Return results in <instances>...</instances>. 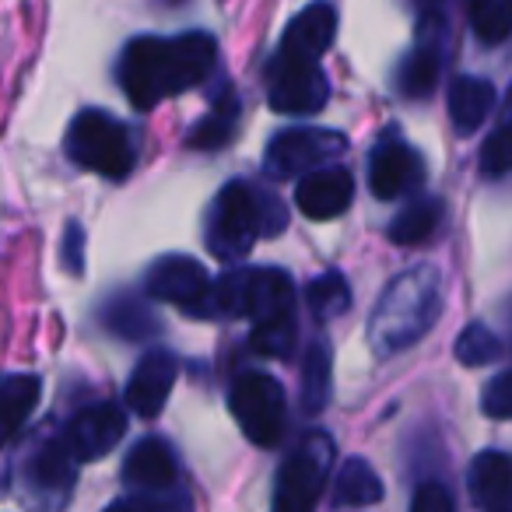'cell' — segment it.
Instances as JSON below:
<instances>
[{
	"mask_svg": "<svg viewBox=\"0 0 512 512\" xmlns=\"http://www.w3.org/2000/svg\"><path fill=\"white\" fill-rule=\"evenodd\" d=\"M218 43L207 32L183 36H137L120 57V81L137 109H155L169 95H183L211 78Z\"/></svg>",
	"mask_w": 512,
	"mask_h": 512,
	"instance_id": "1",
	"label": "cell"
},
{
	"mask_svg": "<svg viewBox=\"0 0 512 512\" xmlns=\"http://www.w3.org/2000/svg\"><path fill=\"white\" fill-rule=\"evenodd\" d=\"M442 313V274L432 264L397 274L379 295L369 320V344L379 358L414 348Z\"/></svg>",
	"mask_w": 512,
	"mask_h": 512,
	"instance_id": "2",
	"label": "cell"
},
{
	"mask_svg": "<svg viewBox=\"0 0 512 512\" xmlns=\"http://www.w3.org/2000/svg\"><path fill=\"white\" fill-rule=\"evenodd\" d=\"M67 155L106 179H127L137 165L134 134L106 109H85L67 130Z\"/></svg>",
	"mask_w": 512,
	"mask_h": 512,
	"instance_id": "3",
	"label": "cell"
},
{
	"mask_svg": "<svg viewBox=\"0 0 512 512\" xmlns=\"http://www.w3.org/2000/svg\"><path fill=\"white\" fill-rule=\"evenodd\" d=\"M334 456H337V446L330 435L309 432L306 439L288 453V460L281 463L271 512H313L323 488H327V481H330Z\"/></svg>",
	"mask_w": 512,
	"mask_h": 512,
	"instance_id": "4",
	"label": "cell"
},
{
	"mask_svg": "<svg viewBox=\"0 0 512 512\" xmlns=\"http://www.w3.org/2000/svg\"><path fill=\"white\" fill-rule=\"evenodd\" d=\"M228 407H232L235 421H239L242 435L253 446L274 449L285 439V390L274 376L264 372H242L232 383L228 393Z\"/></svg>",
	"mask_w": 512,
	"mask_h": 512,
	"instance_id": "5",
	"label": "cell"
},
{
	"mask_svg": "<svg viewBox=\"0 0 512 512\" xmlns=\"http://www.w3.org/2000/svg\"><path fill=\"white\" fill-rule=\"evenodd\" d=\"M348 137L327 127H288L271 137L264 151V172L271 179H299L344 155Z\"/></svg>",
	"mask_w": 512,
	"mask_h": 512,
	"instance_id": "6",
	"label": "cell"
},
{
	"mask_svg": "<svg viewBox=\"0 0 512 512\" xmlns=\"http://www.w3.org/2000/svg\"><path fill=\"white\" fill-rule=\"evenodd\" d=\"M260 235L256 221V190L249 183H228L218 190L207 211V249L218 260H239Z\"/></svg>",
	"mask_w": 512,
	"mask_h": 512,
	"instance_id": "7",
	"label": "cell"
},
{
	"mask_svg": "<svg viewBox=\"0 0 512 512\" xmlns=\"http://www.w3.org/2000/svg\"><path fill=\"white\" fill-rule=\"evenodd\" d=\"M267 99L285 116H313L330 102V81L320 60H302L292 53H274L267 64Z\"/></svg>",
	"mask_w": 512,
	"mask_h": 512,
	"instance_id": "8",
	"label": "cell"
},
{
	"mask_svg": "<svg viewBox=\"0 0 512 512\" xmlns=\"http://www.w3.org/2000/svg\"><path fill=\"white\" fill-rule=\"evenodd\" d=\"M78 481V460L67 449L64 435H50L36 446V453L25 460L22 467V484L29 502H36L39 509L53 512L60 505H67Z\"/></svg>",
	"mask_w": 512,
	"mask_h": 512,
	"instance_id": "9",
	"label": "cell"
},
{
	"mask_svg": "<svg viewBox=\"0 0 512 512\" xmlns=\"http://www.w3.org/2000/svg\"><path fill=\"white\" fill-rule=\"evenodd\" d=\"M425 183L421 155L397 134H386L369 155V186L379 200H397Z\"/></svg>",
	"mask_w": 512,
	"mask_h": 512,
	"instance_id": "10",
	"label": "cell"
},
{
	"mask_svg": "<svg viewBox=\"0 0 512 512\" xmlns=\"http://www.w3.org/2000/svg\"><path fill=\"white\" fill-rule=\"evenodd\" d=\"M123 432H127V414L120 411V404L102 400V404H92L74 414L64 432V442L74 453V460L88 463V460H102V456L113 453V449L120 446Z\"/></svg>",
	"mask_w": 512,
	"mask_h": 512,
	"instance_id": "11",
	"label": "cell"
},
{
	"mask_svg": "<svg viewBox=\"0 0 512 512\" xmlns=\"http://www.w3.org/2000/svg\"><path fill=\"white\" fill-rule=\"evenodd\" d=\"M207 285H211V278H207L204 264L183 253L158 256L155 264L148 267V274H144V292H148L151 299L176 302L186 313H193V306L204 299Z\"/></svg>",
	"mask_w": 512,
	"mask_h": 512,
	"instance_id": "12",
	"label": "cell"
},
{
	"mask_svg": "<svg viewBox=\"0 0 512 512\" xmlns=\"http://www.w3.org/2000/svg\"><path fill=\"white\" fill-rule=\"evenodd\" d=\"M351 197H355V179H351L348 165H334V162L299 176V190H295L299 211L313 221L341 218L351 207Z\"/></svg>",
	"mask_w": 512,
	"mask_h": 512,
	"instance_id": "13",
	"label": "cell"
},
{
	"mask_svg": "<svg viewBox=\"0 0 512 512\" xmlns=\"http://www.w3.org/2000/svg\"><path fill=\"white\" fill-rule=\"evenodd\" d=\"M176 376H179V362L169 351H148V355L137 362V369L130 372L123 400H127L130 411L141 414V418H155L165 407V400H169Z\"/></svg>",
	"mask_w": 512,
	"mask_h": 512,
	"instance_id": "14",
	"label": "cell"
},
{
	"mask_svg": "<svg viewBox=\"0 0 512 512\" xmlns=\"http://www.w3.org/2000/svg\"><path fill=\"white\" fill-rule=\"evenodd\" d=\"M334 36H337L334 4H327V0H316V4L302 8L299 15L288 22L285 39H281L278 50L292 53V57H302V60H320L323 53L330 50Z\"/></svg>",
	"mask_w": 512,
	"mask_h": 512,
	"instance_id": "15",
	"label": "cell"
},
{
	"mask_svg": "<svg viewBox=\"0 0 512 512\" xmlns=\"http://www.w3.org/2000/svg\"><path fill=\"white\" fill-rule=\"evenodd\" d=\"M123 481L127 488L144 491V495H158L176 484V456H172L165 439H141L123 460Z\"/></svg>",
	"mask_w": 512,
	"mask_h": 512,
	"instance_id": "16",
	"label": "cell"
},
{
	"mask_svg": "<svg viewBox=\"0 0 512 512\" xmlns=\"http://www.w3.org/2000/svg\"><path fill=\"white\" fill-rule=\"evenodd\" d=\"M495 99L498 95L491 81L470 78V74L456 78L453 88H449V120H453L456 134H474L477 127H484V120L495 109Z\"/></svg>",
	"mask_w": 512,
	"mask_h": 512,
	"instance_id": "17",
	"label": "cell"
},
{
	"mask_svg": "<svg viewBox=\"0 0 512 512\" xmlns=\"http://www.w3.org/2000/svg\"><path fill=\"white\" fill-rule=\"evenodd\" d=\"M39 393H43V383H39V376H29V372L0 379V449L25 428L29 414L39 404Z\"/></svg>",
	"mask_w": 512,
	"mask_h": 512,
	"instance_id": "18",
	"label": "cell"
},
{
	"mask_svg": "<svg viewBox=\"0 0 512 512\" xmlns=\"http://www.w3.org/2000/svg\"><path fill=\"white\" fill-rule=\"evenodd\" d=\"M509 484H512V463L502 449H484L474 456L467 474V488L477 509H491V505L509 502Z\"/></svg>",
	"mask_w": 512,
	"mask_h": 512,
	"instance_id": "19",
	"label": "cell"
},
{
	"mask_svg": "<svg viewBox=\"0 0 512 512\" xmlns=\"http://www.w3.org/2000/svg\"><path fill=\"white\" fill-rule=\"evenodd\" d=\"M439 71H442V50H439V43H435V36L432 39L425 36L407 53L404 64H400L397 92L414 102L428 99V95L435 92V85H439Z\"/></svg>",
	"mask_w": 512,
	"mask_h": 512,
	"instance_id": "20",
	"label": "cell"
},
{
	"mask_svg": "<svg viewBox=\"0 0 512 512\" xmlns=\"http://www.w3.org/2000/svg\"><path fill=\"white\" fill-rule=\"evenodd\" d=\"M239 113H242V102L239 95L232 92V88L225 85V92L214 95L211 109H207V116L197 123V127L190 130V137H186V144L197 151H218L225 148L228 141H232L235 127H239Z\"/></svg>",
	"mask_w": 512,
	"mask_h": 512,
	"instance_id": "21",
	"label": "cell"
},
{
	"mask_svg": "<svg viewBox=\"0 0 512 512\" xmlns=\"http://www.w3.org/2000/svg\"><path fill=\"white\" fill-rule=\"evenodd\" d=\"M102 323L109 334L123 337V341H148L162 330L158 316L148 309V302L137 295H116L102 306Z\"/></svg>",
	"mask_w": 512,
	"mask_h": 512,
	"instance_id": "22",
	"label": "cell"
},
{
	"mask_svg": "<svg viewBox=\"0 0 512 512\" xmlns=\"http://www.w3.org/2000/svg\"><path fill=\"white\" fill-rule=\"evenodd\" d=\"M383 498V481L379 474L362 460L351 456L334 477V502L337 505H376Z\"/></svg>",
	"mask_w": 512,
	"mask_h": 512,
	"instance_id": "23",
	"label": "cell"
},
{
	"mask_svg": "<svg viewBox=\"0 0 512 512\" xmlns=\"http://www.w3.org/2000/svg\"><path fill=\"white\" fill-rule=\"evenodd\" d=\"M439 225H442V204L435 197H418L390 221V239L397 246H418V242L432 239Z\"/></svg>",
	"mask_w": 512,
	"mask_h": 512,
	"instance_id": "24",
	"label": "cell"
},
{
	"mask_svg": "<svg viewBox=\"0 0 512 512\" xmlns=\"http://www.w3.org/2000/svg\"><path fill=\"white\" fill-rule=\"evenodd\" d=\"M330 397V351L323 341H313L302 358V411L320 414Z\"/></svg>",
	"mask_w": 512,
	"mask_h": 512,
	"instance_id": "25",
	"label": "cell"
},
{
	"mask_svg": "<svg viewBox=\"0 0 512 512\" xmlns=\"http://www.w3.org/2000/svg\"><path fill=\"white\" fill-rule=\"evenodd\" d=\"M295 337H299V320H295V313H285V316H274V320L253 323L249 348L267 358H288L295 348Z\"/></svg>",
	"mask_w": 512,
	"mask_h": 512,
	"instance_id": "26",
	"label": "cell"
},
{
	"mask_svg": "<svg viewBox=\"0 0 512 512\" xmlns=\"http://www.w3.org/2000/svg\"><path fill=\"white\" fill-rule=\"evenodd\" d=\"M470 29L484 46L505 43L512 29V0H470Z\"/></svg>",
	"mask_w": 512,
	"mask_h": 512,
	"instance_id": "27",
	"label": "cell"
},
{
	"mask_svg": "<svg viewBox=\"0 0 512 512\" xmlns=\"http://www.w3.org/2000/svg\"><path fill=\"white\" fill-rule=\"evenodd\" d=\"M309 309H313L316 320H334V316L348 313L351 306V285L344 274H320V278L309 285Z\"/></svg>",
	"mask_w": 512,
	"mask_h": 512,
	"instance_id": "28",
	"label": "cell"
},
{
	"mask_svg": "<svg viewBox=\"0 0 512 512\" xmlns=\"http://www.w3.org/2000/svg\"><path fill=\"white\" fill-rule=\"evenodd\" d=\"M502 355H505L502 341H498V334H491L484 323H470V327L456 337V358H460L463 365H470V369L502 362Z\"/></svg>",
	"mask_w": 512,
	"mask_h": 512,
	"instance_id": "29",
	"label": "cell"
},
{
	"mask_svg": "<svg viewBox=\"0 0 512 512\" xmlns=\"http://www.w3.org/2000/svg\"><path fill=\"white\" fill-rule=\"evenodd\" d=\"M102 512H190V498L183 491H158V495H144V491H134L127 498H116L109 502Z\"/></svg>",
	"mask_w": 512,
	"mask_h": 512,
	"instance_id": "30",
	"label": "cell"
},
{
	"mask_svg": "<svg viewBox=\"0 0 512 512\" xmlns=\"http://www.w3.org/2000/svg\"><path fill=\"white\" fill-rule=\"evenodd\" d=\"M481 172H484V179H491V183L505 179V172H509V144H505V127H495L488 141H484Z\"/></svg>",
	"mask_w": 512,
	"mask_h": 512,
	"instance_id": "31",
	"label": "cell"
},
{
	"mask_svg": "<svg viewBox=\"0 0 512 512\" xmlns=\"http://www.w3.org/2000/svg\"><path fill=\"white\" fill-rule=\"evenodd\" d=\"M484 414L488 418H509L512 414V372H495V379H491L488 386H484Z\"/></svg>",
	"mask_w": 512,
	"mask_h": 512,
	"instance_id": "32",
	"label": "cell"
},
{
	"mask_svg": "<svg viewBox=\"0 0 512 512\" xmlns=\"http://www.w3.org/2000/svg\"><path fill=\"white\" fill-rule=\"evenodd\" d=\"M256 221H260V235H278L288 225V207L274 193L256 190Z\"/></svg>",
	"mask_w": 512,
	"mask_h": 512,
	"instance_id": "33",
	"label": "cell"
},
{
	"mask_svg": "<svg viewBox=\"0 0 512 512\" xmlns=\"http://www.w3.org/2000/svg\"><path fill=\"white\" fill-rule=\"evenodd\" d=\"M411 512H456V505H453V495H449L446 484L428 481V484H421V488L414 491Z\"/></svg>",
	"mask_w": 512,
	"mask_h": 512,
	"instance_id": "34",
	"label": "cell"
},
{
	"mask_svg": "<svg viewBox=\"0 0 512 512\" xmlns=\"http://www.w3.org/2000/svg\"><path fill=\"white\" fill-rule=\"evenodd\" d=\"M60 264L78 278L85 271V232H81L78 221H71L64 232V242H60Z\"/></svg>",
	"mask_w": 512,
	"mask_h": 512,
	"instance_id": "35",
	"label": "cell"
},
{
	"mask_svg": "<svg viewBox=\"0 0 512 512\" xmlns=\"http://www.w3.org/2000/svg\"><path fill=\"white\" fill-rule=\"evenodd\" d=\"M414 11H418L421 22H442V11H446V0H411Z\"/></svg>",
	"mask_w": 512,
	"mask_h": 512,
	"instance_id": "36",
	"label": "cell"
},
{
	"mask_svg": "<svg viewBox=\"0 0 512 512\" xmlns=\"http://www.w3.org/2000/svg\"><path fill=\"white\" fill-rule=\"evenodd\" d=\"M484 512H509V502H502V505H491V509H484Z\"/></svg>",
	"mask_w": 512,
	"mask_h": 512,
	"instance_id": "37",
	"label": "cell"
}]
</instances>
